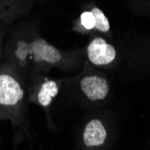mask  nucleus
I'll use <instances>...</instances> for the list:
<instances>
[{
  "instance_id": "f257e3e1",
  "label": "nucleus",
  "mask_w": 150,
  "mask_h": 150,
  "mask_svg": "<svg viewBox=\"0 0 150 150\" xmlns=\"http://www.w3.org/2000/svg\"><path fill=\"white\" fill-rule=\"evenodd\" d=\"M3 56L4 61L15 67L26 84L33 76L51 69L70 67L76 60L72 54L50 44L29 24L19 25L9 32Z\"/></svg>"
},
{
  "instance_id": "f03ea898",
  "label": "nucleus",
  "mask_w": 150,
  "mask_h": 150,
  "mask_svg": "<svg viewBox=\"0 0 150 150\" xmlns=\"http://www.w3.org/2000/svg\"><path fill=\"white\" fill-rule=\"evenodd\" d=\"M28 95L27 84L9 63H0V121L10 120L19 127L26 119Z\"/></svg>"
},
{
  "instance_id": "7ed1b4c3",
  "label": "nucleus",
  "mask_w": 150,
  "mask_h": 150,
  "mask_svg": "<svg viewBox=\"0 0 150 150\" xmlns=\"http://www.w3.org/2000/svg\"><path fill=\"white\" fill-rule=\"evenodd\" d=\"M59 93V84L57 80L36 75L27 83L28 103H33L48 109L53 99Z\"/></svg>"
},
{
  "instance_id": "20e7f679",
  "label": "nucleus",
  "mask_w": 150,
  "mask_h": 150,
  "mask_svg": "<svg viewBox=\"0 0 150 150\" xmlns=\"http://www.w3.org/2000/svg\"><path fill=\"white\" fill-rule=\"evenodd\" d=\"M88 60L95 66H104L112 63L116 58L114 47L101 37L92 40L86 49Z\"/></svg>"
},
{
  "instance_id": "39448f33",
  "label": "nucleus",
  "mask_w": 150,
  "mask_h": 150,
  "mask_svg": "<svg viewBox=\"0 0 150 150\" xmlns=\"http://www.w3.org/2000/svg\"><path fill=\"white\" fill-rule=\"evenodd\" d=\"M80 91L90 101H100L104 99L109 92L108 82L102 76L89 75L79 82Z\"/></svg>"
},
{
  "instance_id": "423d86ee",
  "label": "nucleus",
  "mask_w": 150,
  "mask_h": 150,
  "mask_svg": "<svg viewBox=\"0 0 150 150\" xmlns=\"http://www.w3.org/2000/svg\"><path fill=\"white\" fill-rule=\"evenodd\" d=\"M107 138V130L103 122L98 119L88 121L82 133V143L86 149L101 146Z\"/></svg>"
},
{
  "instance_id": "0eeeda50",
  "label": "nucleus",
  "mask_w": 150,
  "mask_h": 150,
  "mask_svg": "<svg viewBox=\"0 0 150 150\" xmlns=\"http://www.w3.org/2000/svg\"><path fill=\"white\" fill-rule=\"evenodd\" d=\"M95 27V19L92 11H84L77 20L74 22L73 30L76 33H85L92 31Z\"/></svg>"
},
{
  "instance_id": "6e6552de",
  "label": "nucleus",
  "mask_w": 150,
  "mask_h": 150,
  "mask_svg": "<svg viewBox=\"0 0 150 150\" xmlns=\"http://www.w3.org/2000/svg\"><path fill=\"white\" fill-rule=\"evenodd\" d=\"M92 13L95 19V27L94 29L101 31L103 33H107L110 30V23H109L107 17L103 13V12L98 7H93Z\"/></svg>"
},
{
  "instance_id": "1a4fd4ad",
  "label": "nucleus",
  "mask_w": 150,
  "mask_h": 150,
  "mask_svg": "<svg viewBox=\"0 0 150 150\" xmlns=\"http://www.w3.org/2000/svg\"><path fill=\"white\" fill-rule=\"evenodd\" d=\"M9 25L0 23V60L3 57V50H4V40L9 33Z\"/></svg>"
}]
</instances>
